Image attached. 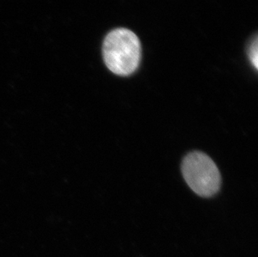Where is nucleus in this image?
<instances>
[{"label": "nucleus", "mask_w": 258, "mask_h": 257, "mask_svg": "<svg viewBox=\"0 0 258 257\" xmlns=\"http://www.w3.org/2000/svg\"><path fill=\"white\" fill-rule=\"evenodd\" d=\"M142 47L139 39L126 29L110 32L103 44V57L111 72L126 76L134 73L139 66Z\"/></svg>", "instance_id": "1"}, {"label": "nucleus", "mask_w": 258, "mask_h": 257, "mask_svg": "<svg viewBox=\"0 0 258 257\" xmlns=\"http://www.w3.org/2000/svg\"><path fill=\"white\" fill-rule=\"evenodd\" d=\"M181 169L188 185L201 197H212L219 190V170L207 155L202 152L189 154L183 160Z\"/></svg>", "instance_id": "2"}, {"label": "nucleus", "mask_w": 258, "mask_h": 257, "mask_svg": "<svg viewBox=\"0 0 258 257\" xmlns=\"http://www.w3.org/2000/svg\"><path fill=\"white\" fill-rule=\"evenodd\" d=\"M257 39H255L253 43L251 44L249 50V56L251 58V63H253L255 68L257 69Z\"/></svg>", "instance_id": "3"}]
</instances>
